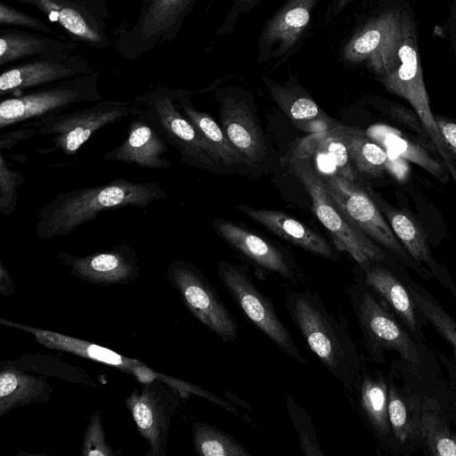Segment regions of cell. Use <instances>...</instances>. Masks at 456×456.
Masks as SVG:
<instances>
[{
	"label": "cell",
	"instance_id": "obj_3",
	"mask_svg": "<svg viewBox=\"0 0 456 456\" xmlns=\"http://www.w3.org/2000/svg\"><path fill=\"white\" fill-rule=\"evenodd\" d=\"M133 103L178 151L183 162L211 171L222 162L213 146L181 111L176 89L159 86L137 95Z\"/></svg>",
	"mask_w": 456,
	"mask_h": 456
},
{
	"label": "cell",
	"instance_id": "obj_4",
	"mask_svg": "<svg viewBox=\"0 0 456 456\" xmlns=\"http://www.w3.org/2000/svg\"><path fill=\"white\" fill-rule=\"evenodd\" d=\"M352 307L357 317L370 357L384 362V352L395 351L413 369L420 365V356L412 335L373 295L365 284L348 289Z\"/></svg>",
	"mask_w": 456,
	"mask_h": 456
},
{
	"label": "cell",
	"instance_id": "obj_28",
	"mask_svg": "<svg viewBox=\"0 0 456 456\" xmlns=\"http://www.w3.org/2000/svg\"><path fill=\"white\" fill-rule=\"evenodd\" d=\"M237 208L283 240L314 255L326 258L335 257L333 248L322 235L292 216L273 209L242 205Z\"/></svg>",
	"mask_w": 456,
	"mask_h": 456
},
{
	"label": "cell",
	"instance_id": "obj_6",
	"mask_svg": "<svg viewBox=\"0 0 456 456\" xmlns=\"http://www.w3.org/2000/svg\"><path fill=\"white\" fill-rule=\"evenodd\" d=\"M290 164L291 172L307 191L313 211L327 229L335 244L348 253L362 267L378 264L385 257L382 250L364 232L354 226L329 194L322 175L308 160Z\"/></svg>",
	"mask_w": 456,
	"mask_h": 456
},
{
	"label": "cell",
	"instance_id": "obj_45",
	"mask_svg": "<svg viewBox=\"0 0 456 456\" xmlns=\"http://www.w3.org/2000/svg\"><path fill=\"white\" fill-rule=\"evenodd\" d=\"M352 0H331L324 12L323 22L328 25L333 22L347 7Z\"/></svg>",
	"mask_w": 456,
	"mask_h": 456
},
{
	"label": "cell",
	"instance_id": "obj_38",
	"mask_svg": "<svg viewBox=\"0 0 456 456\" xmlns=\"http://www.w3.org/2000/svg\"><path fill=\"white\" fill-rule=\"evenodd\" d=\"M25 177L22 172L10 168L3 152L0 154V213L9 216L17 205V188Z\"/></svg>",
	"mask_w": 456,
	"mask_h": 456
},
{
	"label": "cell",
	"instance_id": "obj_35",
	"mask_svg": "<svg viewBox=\"0 0 456 456\" xmlns=\"http://www.w3.org/2000/svg\"><path fill=\"white\" fill-rule=\"evenodd\" d=\"M415 306L425 320L452 346L456 358V321L444 307L415 281H405Z\"/></svg>",
	"mask_w": 456,
	"mask_h": 456
},
{
	"label": "cell",
	"instance_id": "obj_37",
	"mask_svg": "<svg viewBox=\"0 0 456 456\" xmlns=\"http://www.w3.org/2000/svg\"><path fill=\"white\" fill-rule=\"evenodd\" d=\"M285 401L289 415L299 438L302 453L305 456H324L309 413L289 395H285Z\"/></svg>",
	"mask_w": 456,
	"mask_h": 456
},
{
	"label": "cell",
	"instance_id": "obj_20",
	"mask_svg": "<svg viewBox=\"0 0 456 456\" xmlns=\"http://www.w3.org/2000/svg\"><path fill=\"white\" fill-rule=\"evenodd\" d=\"M330 131L345 144L356 172L379 177L387 172L398 182L408 177L407 160L387 152L362 130L334 123Z\"/></svg>",
	"mask_w": 456,
	"mask_h": 456
},
{
	"label": "cell",
	"instance_id": "obj_14",
	"mask_svg": "<svg viewBox=\"0 0 456 456\" xmlns=\"http://www.w3.org/2000/svg\"><path fill=\"white\" fill-rule=\"evenodd\" d=\"M322 177L329 194L346 217L367 236L409 265L408 253L367 191L356 182L338 175Z\"/></svg>",
	"mask_w": 456,
	"mask_h": 456
},
{
	"label": "cell",
	"instance_id": "obj_44",
	"mask_svg": "<svg viewBox=\"0 0 456 456\" xmlns=\"http://www.w3.org/2000/svg\"><path fill=\"white\" fill-rule=\"evenodd\" d=\"M434 116L446 150L452 159H456V123L440 115Z\"/></svg>",
	"mask_w": 456,
	"mask_h": 456
},
{
	"label": "cell",
	"instance_id": "obj_33",
	"mask_svg": "<svg viewBox=\"0 0 456 456\" xmlns=\"http://www.w3.org/2000/svg\"><path fill=\"white\" fill-rule=\"evenodd\" d=\"M419 442L430 455L456 456V432L429 398L422 400Z\"/></svg>",
	"mask_w": 456,
	"mask_h": 456
},
{
	"label": "cell",
	"instance_id": "obj_26",
	"mask_svg": "<svg viewBox=\"0 0 456 456\" xmlns=\"http://www.w3.org/2000/svg\"><path fill=\"white\" fill-rule=\"evenodd\" d=\"M213 227L233 248L259 266L287 280L295 277L294 268L282 251L261 236L227 221L216 220Z\"/></svg>",
	"mask_w": 456,
	"mask_h": 456
},
{
	"label": "cell",
	"instance_id": "obj_39",
	"mask_svg": "<svg viewBox=\"0 0 456 456\" xmlns=\"http://www.w3.org/2000/svg\"><path fill=\"white\" fill-rule=\"evenodd\" d=\"M81 455L83 456H113L115 452L108 444L102 421L100 410L94 411L84 433Z\"/></svg>",
	"mask_w": 456,
	"mask_h": 456
},
{
	"label": "cell",
	"instance_id": "obj_11",
	"mask_svg": "<svg viewBox=\"0 0 456 456\" xmlns=\"http://www.w3.org/2000/svg\"><path fill=\"white\" fill-rule=\"evenodd\" d=\"M167 279L200 322L224 342L235 341L236 321L201 270L187 260L175 259L167 266Z\"/></svg>",
	"mask_w": 456,
	"mask_h": 456
},
{
	"label": "cell",
	"instance_id": "obj_12",
	"mask_svg": "<svg viewBox=\"0 0 456 456\" xmlns=\"http://www.w3.org/2000/svg\"><path fill=\"white\" fill-rule=\"evenodd\" d=\"M217 274L252 323L289 356L305 364L307 360L278 317L272 300L257 289L245 271L233 264L221 261L217 264Z\"/></svg>",
	"mask_w": 456,
	"mask_h": 456
},
{
	"label": "cell",
	"instance_id": "obj_5",
	"mask_svg": "<svg viewBox=\"0 0 456 456\" xmlns=\"http://www.w3.org/2000/svg\"><path fill=\"white\" fill-rule=\"evenodd\" d=\"M99 71L42 86L0 102V129L61 113L80 103L103 100L98 88Z\"/></svg>",
	"mask_w": 456,
	"mask_h": 456
},
{
	"label": "cell",
	"instance_id": "obj_24",
	"mask_svg": "<svg viewBox=\"0 0 456 456\" xmlns=\"http://www.w3.org/2000/svg\"><path fill=\"white\" fill-rule=\"evenodd\" d=\"M262 80L273 100L297 127L313 134L327 131L334 125L296 76L290 74L285 84L265 76H262Z\"/></svg>",
	"mask_w": 456,
	"mask_h": 456
},
{
	"label": "cell",
	"instance_id": "obj_16",
	"mask_svg": "<svg viewBox=\"0 0 456 456\" xmlns=\"http://www.w3.org/2000/svg\"><path fill=\"white\" fill-rule=\"evenodd\" d=\"M56 256L72 276L94 286L126 285L140 275L136 251L126 242L82 256L65 252Z\"/></svg>",
	"mask_w": 456,
	"mask_h": 456
},
{
	"label": "cell",
	"instance_id": "obj_42",
	"mask_svg": "<svg viewBox=\"0 0 456 456\" xmlns=\"http://www.w3.org/2000/svg\"><path fill=\"white\" fill-rule=\"evenodd\" d=\"M263 0H232L229 9L217 28L216 35L219 37L225 36L232 32L240 18L250 12Z\"/></svg>",
	"mask_w": 456,
	"mask_h": 456
},
{
	"label": "cell",
	"instance_id": "obj_23",
	"mask_svg": "<svg viewBox=\"0 0 456 456\" xmlns=\"http://www.w3.org/2000/svg\"><path fill=\"white\" fill-rule=\"evenodd\" d=\"M43 12L50 21L57 23L75 43L104 50L110 45L107 24L73 6L65 0H16Z\"/></svg>",
	"mask_w": 456,
	"mask_h": 456
},
{
	"label": "cell",
	"instance_id": "obj_9",
	"mask_svg": "<svg viewBox=\"0 0 456 456\" xmlns=\"http://www.w3.org/2000/svg\"><path fill=\"white\" fill-rule=\"evenodd\" d=\"M404 20L399 9H387L371 17L346 41L341 58L350 64L365 63L379 77L388 74L399 63Z\"/></svg>",
	"mask_w": 456,
	"mask_h": 456
},
{
	"label": "cell",
	"instance_id": "obj_40",
	"mask_svg": "<svg viewBox=\"0 0 456 456\" xmlns=\"http://www.w3.org/2000/svg\"><path fill=\"white\" fill-rule=\"evenodd\" d=\"M0 25L1 28H27L49 36L55 34L53 28L44 20L27 14L4 1L0 3Z\"/></svg>",
	"mask_w": 456,
	"mask_h": 456
},
{
	"label": "cell",
	"instance_id": "obj_21",
	"mask_svg": "<svg viewBox=\"0 0 456 456\" xmlns=\"http://www.w3.org/2000/svg\"><path fill=\"white\" fill-rule=\"evenodd\" d=\"M371 198L388 221L394 233L417 264L423 265L432 277L456 297V284L448 271L432 254L427 234L421 224L406 211L387 204L377 194Z\"/></svg>",
	"mask_w": 456,
	"mask_h": 456
},
{
	"label": "cell",
	"instance_id": "obj_1",
	"mask_svg": "<svg viewBox=\"0 0 456 456\" xmlns=\"http://www.w3.org/2000/svg\"><path fill=\"white\" fill-rule=\"evenodd\" d=\"M166 198L167 192L157 182L125 178L64 191L39 208L35 235L40 240L66 236L102 211L124 207L145 208Z\"/></svg>",
	"mask_w": 456,
	"mask_h": 456
},
{
	"label": "cell",
	"instance_id": "obj_46",
	"mask_svg": "<svg viewBox=\"0 0 456 456\" xmlns=\"http://www.w3.org/2000/svg\"><path fill=\"white\" fill-rule=\"evenodd\" d=\"M14 291V282L12 276L4 262L0 259V294L4 297H10Z\"/></svg>",
	"mask_w": 456,
	"mask_h": 456
},
{
	"label": "cell",
	"instance_id": "obj_34",
	"mask_svg": "<svg viewBox=\"0 0 456 456\" xmlns=\"http://www.w3.org/2000/svg\"><path fill=\"white\" fill-rule=\"evenodd\" d=\"M13 362L20 368L46 377L89 387H96L93 377L85 370L64 362L57 355L27 353Z\"/></svg>",
	"mask_w": 456,
	"mask_h": 456
},
{
	"label": "cell",
	"instance_id": "obj_15",
	"mask_svg": "<svg viewBox=\"0 0 456 456\" xmlns=\"http://www.w3.org/2000/svg\"><path fill=\"white\" fill-rule=\"evenodd\" d=\"M321 0H287L264 23L256 49L258 63L286 61L303 45Z\"/></svg>",
	"mask_w": 456,
	"mask_h": 456
},
{
	"label": "cell",
	"instance_id": "obj_17",
	"mask_svg": "<svg viewBox=\"0 0 456 456\" xmlns=\"http://www.w3.org/2000/svg\"><path fill=\"white\" fill-rule=\"evenodd\" d=\"M251 95L238 87L216 90L221 127L244 162L254 166L265 153V143L248 104Z\"/></svg>",
	"mask_w": 456,
	"mask_h": 456
},
{
	"label": "cell",
	"instance_id": "obj_25",
	"mask_svg": "<svg viewBox=\"0 0 456 456\" xmlns=\"http://www.w3.org/2000/svg\"><path fill=\"white\" fill-rule=\"evenodd\" d=\"M45 375L27 370L13 360L0 362V418L13 409L51 401L53 387Z\"/></svg>",
	"mask_w": 456,
	"mask_h": 456
},
{
	"label": "cell",
	"instance_id": "obj_10",
	"mask_svg": "<svg viewBox=\"0 0 456 456\" xmlns=\"http://www.w3.org/2000/svg\"><path fill=\"white\" fill-rule=\"evenodd\" d=\"M133 102L102 100L83 110L48 115L30 121L37 135H52L53 147L38 152L60 150L73 156L98 130L130 116Z\"/></svg>",
	"mask_w": 456,
	"mask_h": 456
},
{
	"label": "cell",
	"instance_id": "obj_2",
	"mask_svg": "<svg viewBox=\"0 0 456 456\" xmlns=\"http://www.w3.org/2000/svg\"><path fill=\"white\" fill-rule=\"evenodd\" d=\"M286 308L306 345L326 369L346 388L359 385L362 369L360 354L347 332L316 293L293 291Z\"/></svg>",
	"mask_w": 456,
	"mask_h": 456
},
{
	"label": "cell",
	"instance_id": "obj_30",
	"mask_svg": "<svg viewBox=\"0 0 456 456\" xmlns=\"http://www.w3.org/2000/svg\"><path fill=\"white\" fill-rule=\"evenodd\" d=\"M422 400L388 383V415L391 431L401 444L419 441Z\"/></svg>",
	"mask_w": 456,
	"mask_h": 456
},
{
	"label": "cell",
	"instance_id": "obj_41",
	"mask_svg": "<svg viewBox=\"0 0 456 456\" xmlns=\"http://www.w3.org/2000/svg\"><path fill=\"white\" fill-rule=\"evenodd\" d=\"M391 118L398 124L404 126L419 137L435 154H438L437 150L433 143L430 135L420 120L419 115L413 110L403 105H392L389 109ZM439 155V154H438Z\"/></svg>",
	"mask_w": 456,
	"mask_h": 456
},
{
	"label": "cell",
	"instance_id": "obj_36",
	"mask_svg": "<svg viewBox=\"0 0 456 456\" xmlns=\"http://www.w3.org/2000/svg\"><path fill=\"white\" fill-rule=\"evenodd\" d=\"M192 443L201 456H250L248 450L233 436L216 427L202 422L192 424Z\"/></svg>",
	"mask_w": 456,
	"mask_h": 456
},
{
	"label": "cell",
	"instance_id": "obj_8",
	"mask_svg": "<svg viewBox=\"0 0 456 456\" xmlns=\"http://www.w3.org/2000/svg\"><path fill=\"white\" fill-rule=\"evenodd\" d=\"M197 0H142L134 25L121 32L114 46L121 57L135 60L172 42Z\"/></svg>",
	"mask_w": 456,
	"mask_h": 456
},
{
	"label": "cell",
	"instance_id": "obj_13",
	"mask_svg": "<svg viewBox=\"0 0 456 456\" xmlns=\"http://www.w3.org/2000/svg\"><path fill=\"white\" fill-rule=\"evenodd\" d=\"M183 398L182 393L160 379L143 383L126 399L140 436L149 444L146 456H165L172 418Z\"/></svg>",
	"mask_w": 456,
	"mask_h": 456
},
{
	"label": "cell",
	"instance_id": "obj_43",
	"mask_svg": "<svg viewBox=\"0 0 456 456\" xmlns=\"http://www.w3.org/2000/svg\"><path fill=\"white\" fill-rule=\"evenodd\" d=\"M37 126L29 122L28 126H24L19 129L1 133L0 150H9L19 142L37 135Z\"/></svg>",
	"mask_w": 456,
	"mask_h": 456
},
{
	"label": "cell",
	"instance_id": "obj_19",
	"mask_svg": "<svg viewBox=\"0 0 456 456\" xmlns=\"http://www.w3.org/2000/svg\"><path fill=\"white\" fill-rule=\"evenodd\" d=\"M127 135L116 148L101 158L104 160L135 164L147 169H167V142L153 124L133 103Z\"/></svg>",
	"mask_w": 456,
	"mask_h": 456
},
{
	"label": "cell",
	"instance_id": "obj_18",
	"mask_svg": "<svg viewBox=\"0 0 456 456\" xmlns=\"http://www.w3.org/2000/svg\"><path fill=\"white\" fill-rule=\"evenodd\" d=\"M93 71L87 60L73 54L67 59H32L8 66L0 75V96H16L42 86Z\"/></svg>",
	"mask_w": 456,
	"mask_h": 456
},
{
	"label": "cell",
	"instance_id": "obj_29",
	"mask_svg": "<svg viewBox=\"0 0 456 456\" xmlns=\"http://www.w3.org/2000/svg\"><path fill=\"white\" fill-rule=\"evenodd\" d=\"M366 133L387 152L415 163L442 183L448 182L449 174L444 161L435 157L417 135L411 136L386 124L373 125Z\"/></svg>",
	"mask_w": 456,
	"mask_h": 456
},
{
	"label": "cell",
	"instance_id": "obj_22",
	"mask_svg": "<svg viewBox=\"0 0 456 456\" xmlns=\"http://www.w3.org/2000/svg\"><path fill=\"white\" fill-rule=\"evenodd\" d=\"M78 45L73 41L12 28L0 29V66L32 59H67Z\"/></svg>",
	"mask_w": 456,
	"mask_h": 456
},
{
	"label": "cell",
	"instance_id": "obj_27",
	"mask_svg": "<svg viewBox=\"0 0 456 456\" xmlns=\"http://www.w3.org/2000/svg\"><path fill=\"white\" fill-rule=\"evenodd\" d=\"M362 269L365 284L386 302L409 332L420 339L422 333L419 314L405 282L377 264Z\"/></svg>",
	"mask_w": 456,
	"mask_h": 456
},
{
	"label": "cell",
	"instance_id": "obj_32",
	"mask_svg": "<svg viewBox=\"0 0 456 456\" xmlns=\"http://www.w3.org/2000/svg\"><path fill=\"white\" fill-rule=\"evenodd\" d=\"M191 94V92L186 89H176L177 103L183 115L213 146L225 166L230 167L244 162L221 126L217 125L207 112L200 111L193 106L189 99Z\"/></svg>",
	"mask_w": 456,
	"mask_h": 456
},
{
	"label": "cell",
	"instance_id": "obj_31",
	"mask_svg": "<svg viewBox=\"0 0 456 456\" xmlns=\"http://www.w3.org/2000/svg\"><path fill=\"white\" fill-rule=\"evenodd\" d=\"M360 408L373 432L380 438L391 431L388 415V383L379 372L362 370L359 382Z\"/></svg>",
	"mask_w": 456,
	"mask_h": 456
},
{
	"label": "cell",
	"instance_id": "obj_7",
	"mask_svg": "<svg viewBox=\"0 0 456 456\" xmlns=\"http://www.w3.org/2000/svg\"><path fill=\"white\" fill-rule=\"evenodd\" d=\"M1 324L15 328L33 335L36 340L53 350L62 351L114 367L120 371L134 377L143 384L154 379H160L169 386L179 390L183 398L190 395L203 396L205 389L180 379L159 372L135 358L123 355L110 348L90 341L77 338L49 330L31 327L17 322L0 318Z\"/></svg>",
	"mask_w": 456,
	"mask_h": 456
}]
</instances>
